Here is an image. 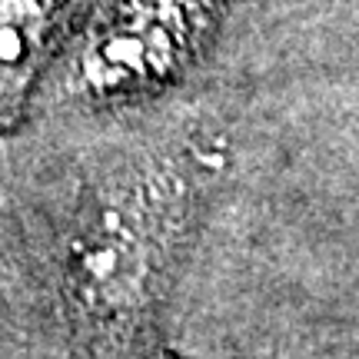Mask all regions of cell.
<instances>
[{
  "label": "cell",
  "instance_id": "obj_1",
  "mask_svg": "<svg viewBox=\"0 0 359 359\" xmlns=\"http://www.w3.org/2000/svg\"><path fill=\"white\" fill-rule=\"evenodd\" d=\"M223 173L200 127L143 130L100 147L47 213L37 273L60 359H156L193 230Z\"/></svg>",
  "mask_w": 359,
  "mask_h": 359
},
{
  "label": "cell",
  "instance_id": "obj_2",
  "mask_svg": "<svg viewBox=\"0 0 359 359\" xmlns=\"http://www.w3.org/2000/svg\"><path fill=\"white\" fill-rule=\"evenodd\" d=\"M223 0H100L57 74L74 107L143 103L187 74Z\"/></svg>",
  "mask_w": 359,
  "mask_h": 359
},
{
  "label": "cell",
  "instance_id": "obj_3",
  "mask_svg": "<svg viewBox=\"0 0 359 359\" xmlns=\"http://www.w3.org/2000/svg\"><path fill=\"white\" fill-rule=\"evenodd\" d=\"M70 11L74 0H0V130L20 120Z\"/></svg>",
  "mask_w": 359,
  "mask_h": 359
},
{
  "label": "cell",
  "instance_id": "obj_4",
  "mask_svg": "<svg viewBox=\"0 0 359 359\" xmlns=\"http://www.w3.org/2000/svg\"><path fill=\"white\" fill-rule=\"evenodd\" d=\"M163 359H203V356H187V353H177V349H170V346H167ZM233 359H236V356H233ZM240 359H246V356H240Z\"/></svg>",
  "mask_w": 359,
  "mask_h": 359
}]
</instances>
